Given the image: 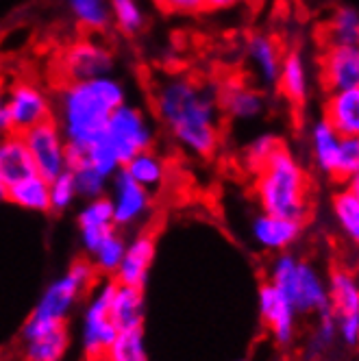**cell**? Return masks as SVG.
I'll list each match as a JSON object with an SVG mask.
<instances>
[{"label":"cell","mask_w":359,"mask_h":361,"mask_svg":"<svg viewBox=\"0 0 359 361\" xmlns=\"http://www.w3.org/2000/svg\"><path fill=\"white\" fill-rule=\"evenodd\" d=\"M152 109L168 135L185 152L209 159L220 146V107L216 90L192 76L172 74L152 90Z\"/></svg>","instance_id":"obj_1"},{"label":"cell","mask_w":359,"mask_h":361,"mask_svg":"<svg viewBox=\"0 0 359 361\" xmlns=\"http://www.w3.org/2000/svg\"><path fill=\"white\" fill-rule=\"evenodd\" d=\"M126 102V85L118 76L61 83L53 96L57 120L68 148H85L105 133L109 116Z\"/></svg>","instance_id":"obj_2"},{"label":"cell","mask_w":359,"mask_h":361,"mask_svg":"<svg viewBox=\"0 0 359 361\" xmlns=\"http://www.w3.org/2000/svg\"><path fill=\"white\" fill-rule=\"evenodd\" d=\"M252 174V190L262 212L307 222L312 214V180L284 144Z\"/></svg>","instance_id":"obj_3"},{"label":"cell","mask_w":359,"mask_h":361,"mask_svg":"<svg viewBox=\"0 0 359 361\" xmlns=\"http://www.w3.org/2000/svg\"><path fill=\"white\" fill-rule=\"evenodd\" d=\"M100 276L96 274L90 259H76L66 274L55 279L39 296L35 309L22 326V340L35 338L46 331L68 326V318L74 307L94 288Z\"/></svg>","instance_id":"obj_4"},{"label":"cell","mask_w":359,"mask_h":361,"mask_svg":"<svg viewBox=\"0 0 359 361\" xmlns=\"http://www.w3.org/2000/svg\"><path fill=\"white\" fill-rule=\"evenodd\" d=\"M268 283L288 298L298 316L322 314L331 309L327 279L318 268L290 252H276L268 268Z\"/></svg>","instance_id":"obj_5"},{"label":"cell","mask_w":359,"mask_h":361,"mask_svg":"<svg viewBox=\"0 0 359 361\" xmlns=\"http://www.w3.org/2000/svg\"><path fill=\"white\" fill-rule=\"evenodd\" d=\"M114 279H100L90 290L81 318V350L87 361H102L120 333L111 320L109 302L114 294Z\"/></svg>","instance_id":"obj_6"},{"label":"cell","mask_w":359,"mask_h":361,"mask_svg":"<svg viewBox=\"0 0 359 361\" xmlns=\"http://www.w3.org/2000/svg\"><path fill=\"white\" fill-rule=\"evenodd\" d=\"M102 135H105V140L116 150L122 166L131 157H135L138 152L155 148V140H157L155 122L150 120L144 107L129 100L109 116Z\"/></svg>","instance_id":"obj_7"},{"label":"cell","mask_w":359,"mask_h":361,"mask_svg":"<svg viewBox=\"0 0 359 361\" xmlns=\"http://www.w3.org/2000/svg\"><path fill=\"white\" fill-rule=\"evenodd\" d=\"M114 70H116L114 50L96 35L74 39L59 57L61 83L109 76L114 74Z\"/></svg>","instance_id":"obj_8"},{"label":"cell","mask_w":359,"mask_h":361,"mask_svg":"<svg viewBox=\"0 0 359 361\" xmlns=\"http://www.w3.org/2000/svg\"><path fill=\"white\" fill-rule=\"evenodd\" d=\"M20 135L29 148L35 172L39 176L50 180L68 170V144L55 118H48Z\"/></svg>","instance_id":"obj_9"},{"label":"cell","mask_w":359,"mask_h":361,"mask_svg":"<svg viewBox=\"0 0 359 361\" xmlns=\"http://www.w3.org/2000/svg\"><path fill=\"white\" fill-rule=\"evenodd\" d=\"M5 111L13 133H24L31 126L53 118V96L35 81H13L5 90Z\"/></svg>","instance_id":"obj_10"},{"label":"cell","mask_w":359,"mask_h":361,"mask_svg":"<svg viewBox=\"0 0 359 361\" xmlns=\"http://www.w3.org/2000/svg\"><path fill=\"white\" fill-rule=\"evenodd\" d=\"M109 200L114 209L116 228H129L138 226L146 220L152 209V194L138 185L135 180L126 174L122 168L109 180Z\"/></svg>","instance_id":"obj_11"},{"label":"cell","mask_w":359,"mask_h":361,"mask_svg":"<svg viewBox=\"0 0 359 361\" xmlns=\"http://www.w3.org/2000/svg\"><path fill=\"white\" fill-rule=\"evenodd\" d=\"M318 81L327 94L359 87V46L327 44L318 57Z\"/></svg>","instance_id":"obj_12"},{"label":"cell","mask_w":359,"mask_h":361,"mask_svg":"<svg viewBox=\"0 0 359 361\" xmlns=\"http://www.w3.org/2000/svg\"><path fill=\"white\" fill-rule=\"evenodd\" d=\"M260 316L264 320V326L272 335V340L279 346H290L296 335V318L298 314L294 307L288 302V298L281 294L272 283H264L257 294Z\"/></svg>","instance_id":"obj_13"},{"label":"cell","mask_w":359,"mask_h":361,"mask_svg":"<svg viewBox=\"0 0 359 361\" xmlns=\"http://www.w3.org/2000/svg\"><path fill=\"white\" fill-rule=\"evenodd\" d=\"M157 255V240L150 231H142L131 242H126L122 262L114 274V281L120 286H131L144 290L150 276V268L155 264Z\"/></svg>","instance_id":"obj_14"},{"label":"cell","mask_w":359,"mask_h":361,"mask_svg":"<svg viewBox=\"0 0 359 361\" xmlns=\"http://www.w3.org/2000/svg\"><path fill=\"white\" fill-rule=\"evenodd\" d=\"M303 222L292 218H281L272 214H257L250 222L252 242L268 252H286L303 235Z\"/></svg>","instance_id":"obj_15"},{"label":"cell","mask_w":359,"mask_h":361,"mask_svg":"<svg viewBox=\"0 0 359 361\" xmlns=\"http://www.w3.org/2000/svg\"><path fill=\"white\" fill-rule=\"evenodd\" d=\"M220 114L238 122L257 120L266 111V94L264 90L250 87L244 81H226L216 90Z\"/></svg>","instance_id":"obj_16"},{"label":"cell","mask_w":359,"mask_h":361,"mask_svg":"<svg viewBox=\"0 0 359 361\" xmlns=\"http://www.w3.org/2000/svg\"><path fill=\"white\" fill-rule=\"evenodd\" d=\"M76 226H79L83 250L92 255L100 246V242L116 231L109 196H98V198L85 200L79 214H76Z\"/></svg>","instance_id":"obj_17"},{"label":"cell","mask_w":359,"mask_h":361,"mask_svg":"<svg viewBox=\"0 0 359 361\" xmlns=\"http://www.w3.org/2000/svg\"><path fill=\"white\" fill-rule=\"evenodd\" d=\"M281 57L284 50L281 44L268 35V33H252L246 39V59L252 68L255 79L260 81L264 90L276 87L279 81V70H281Z\"/></svg>","instance_id":"obj_18"},{"label":"cell","mask_w":359,"mask_h":361,"mask_svg":"<svg viewBox=\"0 0 359 361\" xmlns=\"http://www.w3.org/2000/svg\"><path fill=\"white\" fill-rule=\"evenodd\" d=\"M276 90L286 100H290L294 107H300L310 98L312 81H310V63L305 59V53L300 48L292 46L281 57V70Z\"/></svg>","instance_id":"obj_19"},{"label":"cell","mask_w":359,"mask_h":361,"mask_svg":"<svg viewBox=\"0 0 359 361\" xmlns=\"http://www.w3.org/2000/svg\"><path fill=\"white\" fill-rule=\"evenodd\" d=\"M322 120L340 137H359V87L329 92L322 102Z\"/></svg>","instance_id":"obj_20"},{"label":"cell","mask_w":359,"mask_h":361,"mask_svg":"<svg viewBox=\"0 0 359 361\" xmlns=\"http://www.w3.org/2000/svg\"><path fill=\"white\" fill-rule=\"evenodd\" d=\"M35 172L29 148L20 133H9L0 137V183L11 188L18 180L27 178Z\"/></svg>","instance_id":"obj_21"},{"label":"cell","mask_w":359,"mask_h":361,"mask_svg":"<svg viewBox=\"0 0 359 361\" xmlns=\"http://www.w3.org/2000/svg\"><path fill=\"white\" fill-rule=\"evenodd\" d=\"M109 314H111V320L118 326V331L142 329L144 326V314H146L144 290L116 283L114 294H111V302H109Z\"/></svg>","instance_id":"obj_22"},{"label":"cell","mask_w":359,"mask_h":361,"mask_svg":"<svg viewBox=\"0 0 359 361\" xmlns=\"http://www.w3.org/2000/svg\"><path fill=\"white\" fill-rule=\"evenodd\" d=\"M329 290V302L331 312L340 316H355L359 314V283L353 270L348 268H336L327 279Z\"/></svg>","instance_id":"obj_23"},{"label":"cell","mask_w":359,"mask_h":361,"mask_svg":"<svg viewBox=\"0 0 359 361\" xmlns=\"http://www.w3.org/2000/svg\"><path fill=\"white\" fill-rule=\"evenodd\" d=\"M122 170L150 194L159 190L166 183V176H168V164L155 148L138 152L135 157H131L122 166Z\"/></svg>","instance_id":"obj_24"},{"label":"cell","mask_w":359,"mask_h":361,"mask_svg":"<svg viewBox=\"0 0 359 361\" xmlns=\"http://www.w3.org/2000/svg\"><path fill=\"white\" fill-rule=\"evenodd\" d=\"M70 350V333L68 326L46 331L35 338L22 340L24 361H63Z\"/></svg>","instance_id":"obj_25"},{"label":"cell","mask_w":359,"mask_h":361,"mask_svg":"<svg viewBox=\"0 0 359 361\" xmlns=\"http://www.w3.org/2000/svg\"><path fill=\"white\" fill-rule=\"evenodd\" d=\"M333 216L344 233L353 244L359 242V180L342 185L331 200Z\"/></svg>","instance_id":"obj_26"},{"label":"cell","mask_w":359,"mask_h":361,"mask_svg":"<svg viewBox=\"0 0 359 361\" xmlns=\"http://www.w3.org/2000/svg\"><path fill=\"white\" fill-rule=\"evenodd\" d=\"M7 200L16 207L46 214L50 212V192H48V178L39 174H31L27 178L18 180L11 188H7Z\"/></svg>","instance_id":"obj_27"},{"label":"cell","mask_w":359,"mask_h":361,"mask_svg":"<svg viewBox=\"0 0 359 361\" xmlns=\"http://www.w3.org/2000/svg\"><path fill=\"white\" fill-rule=\"evenodd\" d=\"M340 135L333 131V128L318 118L312 126H310V148H312V159L316 164V168L327 174L331 178L333 168H336V159H338V148H340Z\"/></svg>","instance_id":"obj_28"},{"label":"cell","mask_w":359,"mask_h":361,"mask_svg":"<svg viewBox=\"0 0 359 361\" xmlns=\"http://www.w3.org/2000/svg\"><path fill=\"white\" fill-rule=\"evenodd\" d=\"M359 46V11L353 5H342L324 24V46Z\"/></svg>","instance_id":"obj_29"},{"label":"cell","mask_w":359,"mask_h":361,"mask_svg":"<svg viewBox=\"0 0 359 361\" xmlns=\"http://www.w3.org/2000/svg\"><path fill=\"white\" fill-rule=\"evenodd\" d=\"M66 5L85 33H105L111 27L109 0H66Z\"/></svg>","instance_id":"obj_30"},{"label":"cell","mask_w":359,"mask_h":361,"mask_svg":"<svg viewBox=\"0 0 359 361\" xmlns=\"http://www.w3.org/2000/svg\"><path fill=\"white\" fill-rule=\"evenodd\" d=\"M124 248H126V240L122 238V233H118V228H116L114 233L102 240L100 246L90 255V262H92V266L100 279H114V274L122 262Z\"/></svg>","instance_id":"obj_31"},{"label":"cell","mask_w":359,"mask_h":361,"mask_svg":"<svg viewBox=\"0 0 359 361\" xmlns=\"http://www.w3.org/2000/svg\"><path fill=\"white\" fill-rule=\"evenodd\" d=\"M111 24L124 35H138L146 27V11L140 0H109Z\"/></svg>","instance_id":"obj_32"},{"label":"cell","mask_w":359,"mask_h":361,"mask_svg":"<svg viewBox=\"0 0 359 361\" xmlns=\"http://www.w3.org/2000/svg\"><path fill=\"white\" fill-rule=\"evenodd\" d=\"M102 361H148L144 331H120Z\"/></svg>","instance_id":"obj_33"},{"label":"cell","mask_w":359,"mask_h":361,"mask_svg":"<svg viewBox=\"0 0 359 361\" xmlns=\"http://www.w3.org/2000/svg\"><path fill=\"white\" fill-rule=\"evenodd\" d=\"M333 180L346 185L351 180H359V137H342L338 148L336 168L331 174Z\"/></svg>","instance_id":"obj_34"},{"label":"cell","mask_w":359,"mask_h":361,"mask_svg":"<svg viewBox=\"0 0 359 361\" xmlns=\"http://www.w3.org/2000/svg\"><path fill=\"white\" fill-rule=\"evenodd\" d=\"M68 170L74 176V185H76V192H79V198L90 200V198H98V196H107L109 178L98 174L94 168L85 166V164H76Z\"/></svg>","instance_id":"obj_35"},{"label":"cell","mask_w":359,"mask_h":361,"mask_svg":"<svg viewBox=\"0 0 359 361\" xmlns=\"http://www.w3.org/2000/svg\"><path fill=\"white\" fill-rule=\"evenodd\" d=\"M48 192H50V212H57V214L72 209V204L79 200V192H76L74 176L70 170H63L55 178H50Z\"/></svg>","instance_id":"obj_36"},{"label":"cell","mask_w":359,"mask_h":361,"mask_svg":"<svg viewBox=\"0 0 359 361\" xmlns=\"http://www.w3.org/2000/svg\"><path fill=\"white\" fill-rule=\"evenodd\" d=\"M336 338H338L336 314L329 309V312L318 314V324H316V331H314L312 342H310L312 359H320V355H324L331 348V344L336 342Z\"/></svg>","instance_id":"obj_37"},{"label":"cell","mask_w":359,"mask_h":361,"mask_svg":"<svg viewBox=\"0 0 359 361\" xmlns=\"http://www.w3.org/2000/svg\"><path fill=\"white\" fill-rule=\"evenodd\" d=\"M281 144H284V142H281V140H279L276 135H272V133H266V135L255 137V140L246 146V150H244V164H246V168H248L250 172H255V170H257Z\"/></svg>","instance_id":"obj_38"},{"label":"cell","mask_w":359,"mask_h":361,"mask_svg":"<svg viewBox=\"0 0 359 361\" xmlns=\"http://www.w3.org/2000/svg\"><path fill=\"white\" fill-rule=\"evenodd\" d=\"M164 13L172 16H194L205 11L202 0H152Z\"/></svg>","instance_id":"obj_39"},{"label":"cell","mask_w":359,"mask_h":361,"mask_svg":"<svg viewBox=\"0 0 359 361\" xmlns=\"http://www.w3.org/2000/svg\"><path fill=\"white\" fill-rule=\"evenodd\" d=\"M336 324H338V335L342 338V342L346 346L355 348L359 342V314L340 316V318H336Z\"/></svg>","instance_id":"obj_40"},{"label":"cell","mask_w":359,"mask_h":361,"mask_svg":"<svg viewBox=\"0 0 359 361\" xmlns=\"http://www.w3.org/2000/svg\"><path fill=\"white\" fill-rule=\"evenodd\" d=\"M248 0H202L205 11H229V9H236L246 5Z\"/></svg>","instance_id":"obj_41"},{"label":"cell","mask_w":359,"mask_h":361,"mask_svg":"<svg viewBox=\"0 0 359 361\" xmlns=\"http://www.w3.org/2000/svg\"><path fill=\"white\" fill-rule=\"evenodd\" d=\"M9 133H13L11 131V122H9V116H7V111L3 107V109H0V137H5Z\"/></svg>","instance_id":"obj_42"},{"label":"cell","mask_w":359,"mask_h":361,"mask_svg":"<svg viewBox=\"0 0 359 361\" xmlns=\"http://www.w3.org/2000/svg\"><path fill=\"white\" fill-rule=\"evenodd\" d=\"M5 107V85H3V81H0V109Z\"/></svg>","instance_id":"obj_43"},{"label":"cell","mask_w":359,"mask_h":361,"mask_svg":"<svg viewBox=\"0 0 359 361\" xmlns=\"http://www.w3.org/2000/svg\"><path fill=\"white\" fill-rule=\"evenodd\" d=\"M3 200H7V188L0 183V202H3Z\"/></svg>","instance_id":"obj_44"},{"label":"cell","mask_w":359,"mask_h":361,"mask_svg":"<svg viewBox=\"0 0 359 361\" xmlns=\"http://www.w3.org/2000/svg\"><path fill=\"white\" fill-rule=\"evenodd\" d=\"M255 3H266V0H255Z\"/></svg>","instance_id":"obj_45"},{"label":"cell","mask_w":359,"mask_h":361,"mask_svg":"<svg viewBox=\"0 0 359 361\" xmlns=\"http://www.w3.org/2000/svg\"><path fill=\"white\" fill-rule=\"evenodd\" d=\"M238 361H246V359H238Z\"/></svg>","instance_id":"obj_46"},{"label":"cell","mask_w":359,"mask_h":361,"mask_svg":"<svg viewBox=\"0 0 359 361\" xmlns=\"http://www.w3.org/2000/svg\"><path fill=\"white\" fill-rule=\"evenodd\" d=\"M312 361H320V359H312Z\"/></svg>","instance_id":"obj_47"}]
</instances>
